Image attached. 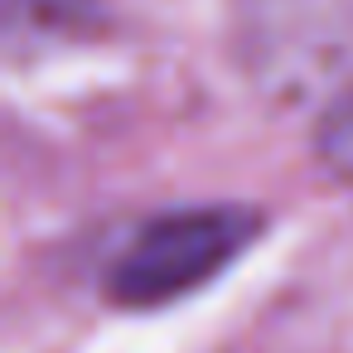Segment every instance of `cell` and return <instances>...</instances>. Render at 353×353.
Here are the masks:
<instances>
[{
	"instance_id": "obj_1",
	"label": "cell",
	"mask_w": 353,
	"mask_h": 353,
	"mask_svg": "<svg viewBox=\"0 0 353 353\" xmlns=\"http://www.w3.org/2000/svg\"><path fill=\"white\" fill-rule=\"evenodd\" d=\"M232 54L276 107H300L353 68V0H232Z\"/></svg>"
},
{
	"instance_id": "obj_2",
	"label": "cell",
	"mask_w": 353,
	"mask_h": 353,
	"mask_svg": "<svg viewBox=\"0 0 353 353\" xmlns=\"http://www.w3.org/2000/svg\"><path fill=\"white\" fill-rule=\"evenodd\" d=\"M261 232L256 208L208 203V208H174L141 223L117 261L107 266V300L121 310H160L184 300L189 290L208 285L223 266H232Z\"/></svg>"
},
{
	"instance_id": "obj_4",
	"label": "cell",
	"mask_w": 353,
	"mask_h": 353,
	"mask_svg": "<svg viewBox=\"0 0 353 353\" xmlns=\"http://www.w3.org/2000/svg\"><path fill=\"white\" fill-rule=\"evenodd\" d=\"M314 155L339 184L353 189V92H339L324 107V117L314 126Z\"/></svg>"
},
{
	"instance_id": "obj_3",
	"label": "cell",
	"mask_w": 353,
	"mask_h": 353,
	"mask_svg": "<svg viewBox=\"0 0 353 353\" xmlns=\"http://www.w3.org/2000/svg\"><path fill=\"white\" fill-rule=\"evenodd\" d=\"M6 20V44L39 49V44H68L88 39L102 25V0H0Z\"/></svg>"
}]
</instances>
